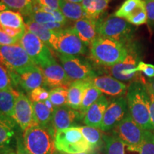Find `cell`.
Here are the masks:
<instances>
[{"label":"cell","mask_w":154,"mask_h":154,"mask_svg":"<svg viewBox=\"0 0 154 154\" xmlns=\"http://www.w3.org/2000/svg\"><path fill=\"white\" fill-rule=\"evenodd\" d=\"M126 101L128 113L143 129L153 131L150 117V96L145 84L135 81L128 86Z\"/></svg>","instance_id":"1"},{"label":"cell","mask_w":154,"mask_h":154,"mask_svg":"<svg viewBox=\"0 0 154 154\" xmlns=\"http://www.w3.org/2000/svg\"><path fill=\"white\" fill-rule=\"evenodd\" d=\"M128 51L123 42L98 36L90 45V59L97 64L109 67L124 60Z\"/></svg>","instance_id":"2"},{"label":"cell","mask_w":154,"mask_h":154,"mask_svg":"<svg viewBox=\"0 0 154 154\" xmlns=\"http://www.w3.org/2000/svg\"><path fill=\"white\" fill-rule=\"evenodd\" d=\"M55 131L34 124L24 131L23 141L25 147L32 154H54Z\"/></svg>","instance_id":"3"},{"label":"cell","mask_w":154,"mask_h":154,"mask_svg":"<svg viewBox=\"0 0 154 154\" xmlns=\"http://www.w3.org/2000/svg\"><path fill=\"white\" fill-rule=\"evenodd\" d=\"M54 146L55 149L62 154H78L93 151L78 126L56 132Z\"/></svg>","instance_id":"4"},{"label":"cell","mask_w":154,"mask_h":154,"mask_svg":"<svg viewBox=\"0 0 154 154\" xmlns=\"http://www.w3.org/2000/svg\"><path fill=\"white\" fill-rule=\"evenodd\" d=\"M98 36L123 42L130 38L131 27L126 19L111 14L97 21Z\"/></svg>","instance_id":"5"},{"label":"cell","mask_w":154,"mask_h":154,"mask_svg":"<svg viewBox=\"0 0 154 154\" xmlns=\"http://www.w3.org/2000/svg\"><path fill=\"white\" fill-rule=\"evenodd\" d=\"M19 44L38 67L47 64L54 59L47 44L26 29Z\"/></svg>","instance_id":"6"},{"label":"cell","mask_w":154,"mask_h":154,"mask_svg":"<svg viewBox=\"0 0 154 154\" xmlns=\"http://www.w3.org/2000/svg\"><path fill=\"white\" fill-rule=\"evenodd\" d=\"M0 63L13 72L35 65L20 44L0 46Z\"/></svg>","instance_id":"7"},{"label":"cell","mask_w":154,"mask_h":154,"mask_svg":"<svg viewBox=\"0 0 154 154\" xmlns=\"http://www.w3.org/2000/svg\"><path fill=\"white\" fill-rule=\"evenodd\" d=\"M138 57L134 51H128L126 58L114 66L106 67V71L109 76L121 82L141 81L140 75L137 72Z\"/></svg>","instance_id":"8"},{"label":"cell","mask_w":154,"mask_h":154,"mask_svg":"<svg viewBox=\"0 0 154 154\" xmlns=\"http://www.w3.org/2000/svg\"><path fill=\"white\" fill-rule=\"evenodd\" d=\"M62 67L67 76L72 81L91 79L96 74L87 61H83L76 56H69L58 54Z\"/></svg>","instance_id":"9"},{"label":"cell","mask_w":154,"mask_h":154,"mask_svg":"<svg viewBox=\"0 0 154 154\" xmlns=\"http://www.w3.org/2000/svg\"><path fill=\"white\" fill-rule=\"evenodd\" d=\"M145 131L132 119L129 113L113 128V133L117 137L128 145L136 148L140 147Z\"/></svg>","instance_id":"10"},{"label":"cell","mask_w":154,"mask_h":154,"mask_svg":"<svg viewBox=\"0 0 154 154\" xmlns=\"http://www.w3.org/2000/svg\"><path fill=\"white\" fill-rule=\"evenodd\" d=\"M57 51L59 54L69 56H79L86 52V47L79 38L72 28L63 29L57 32Z\"/></svg>","instance_id":"11"},{"label":"cell","mask_w":154,"mask_h":154,"mask_svg":"<svg viewBox=\"0 0 154 154\" xmlns=\"http://www.w3.org/2000/svg\"><path fill=\"white\" fill-rule=\"evenodd\" d=\"M128 113L126 99L123 96L116 98L108 106L100 129L104 132L113 129L124 119Z\"/></svg>","instance_id":"12"},{"label":"cell","mask_w":154,"mask_h":154,"mask_svg":"<svg viewBox=\"0 0 154 154\" xmlns=\"http://www.w3.org/2000/svg\"><path fill=\"white\" fill-rule=\"evenodd\" d=\"M10 72L13 83L20 85L24 91L27 92L40 87L44 83L42 71L36 65Z\"/></svg>","instance_id":"13"},{"label":"cell","mask_w":154,"mask_h":154,"mask_svg":"<svg viewBox=\"0 0 154 154\" xmlns=\"http://www.w3.org/2000/svg\"><path fill=\"white\" fill-rule=\"evenodd\" d=\"M13 119L23 131L36 124L34 121L32 101L22 92H19L16 97Z\"/></svg>","instance_id":"14"},{"label":"cell","mask_w":154,"mask_h":154,"mask_svg":"<svg viewBox=\"0 0 154 154\" xmlns=\"http://www.w3.org/2000/svg\"><path fill=\"white\" fill-rule=\"evenodd\" d=\"M44 76V84L51 88L70 86L73 81L67 76L64 69L54 59L47 64L38 66Z\"/></svg>","instance_id":"15"},{"label":"cell","mask_w":154,"mask_h":154,"mask_svg":"<svg viewBox=\"0 0 154 154\" xmlns=\"http://www.w3.org/2000/svg\"><path fill=\"white\" fill-rule=\"evenodd\" d=\"M82 119L79 112L69 106L55 108L53 113L51 125L55 133L59 130L74 127L76 121Z\"/></svg>","instance_id":"16"},{"label":"cell","mask_w":154,"mask_h":154,"mask_svg":"<svg viewBox=\"0 0 154 154\" xmlns=\"http://www.w3.org/2000/svg\"><path fill=\"white\" fill-rule=\"evenodd\" d=\"M91 81L92 84L102 94L108 96L121 97L127 93L128 86L126 84L109 75L96 76L92 79Z\"/></svg>","instance_id":"17"},{"label":"cell","mask_w":154,"mask_h":154,"mask_svg":"<svg viewBox=\"0 0 154 154\" xmlns=\"http://www.w3.org/2000/svg\"><path fill=\"white\" fill-rule=\"evenodd\" d=\"M109 102L105 96L102 95L95 103L88 108L83 117V121L86 126L100 128L103 121L105 111Z\"/></svg>","instance_id":"18"},{"label":"cell","mask_w":154,"mask_h":154,"mask_svg":"<svg viewBox=\"0 0 154 154\" xmlns=\"http://www.w3.org/2000/svg\"><path fill=\"white\" fill-rule=\"evenodd\" d=\"M97 21L84 18L76 21L72 29L86 46H90L96 38L97 34Z\"/></svg>","instance_id":"19"},{"label":"cell","mask_w":154,"mask_h":154,"mask_svg":"<svg viewBox=\"0 0 154 154\" xmlns=\"http://www.w3.org/2000/svg\"><path fill=\"white\" fill-rule=\"evenodd\" d=\"M16 125L13 118L0 115V154L10 149L9 146L14 137Z\"/></svg>","instance_id":"20"},{"label":"cell","mask_w":154,"mask_h":154,"mask_svg":"<svg viewBox=\"0 0 154 154\" xmlns=\"http://www.w3.org/2000/svg\"><path fill=\"white\" fill-rule=\"evenodd\" d=\"M25 24H26V29L35 34L44 43L47 44L48 47L56 50L58 42L57 32L48 29L42 24L34 22L29 19L26 20Z\"/></svg>","instance_id":"21"},{"label":"cell","mask_w":154,"mask_h":154,"mask_svg":"<svg viewBox=\"0 0 154 154\" xmlns=\"http://www.w3.org/2000/svg\"><path fill=\"white\" fill-rule=\"evenodd\" d=\"M91 79L73 81L68 88L67 106L79 110L86 88L92 83Z\"/></svg>","instance_id":"22"},{"label":"cell","mask_w":154,"mask_h":154,"mask_svg":"<svg viewBox=\"0 0 154 154\" xmlns=\"http://www.w3.org/2000/svg\"><path fill=\"white\" fill-rule=\"evenodd\" d=\"M103 141L106 154H140L139 148L128 145L116 135H103Z\"/></svg>","instance_id":"23"},{"label":"cell","mask_w":154,"mask_h":154,"mask_svg":"<svg viewBox=\"0 0 154 154\" xmlns=\"http://www.w3.org/2000/svg\"><path fill=\"white\" fill-rule=\"evenodd\" d=\"M111 0H83L81 3L87 18L99 20L106 10Z\"/></svg>","instance_id":"24"},{"label":"cell","mask_w":154,"mask_h":154,"mask_svg":"<svg viewBox=\"0 0 154 154\" xmlns=\"http://www.w3.org/2000/svg\"><path fill=\"white\" fill-rule=\"evenodd\" d=\"M59 10L69 20L76 22L82 19L87 18L81 4L71 2L66 0H59Z\"/></svg>","instance_id":"25"},{"label":"cell","mask_w":154,"mask_h":154,"mask_svg":"<svg viewBox=\"0 0 154 154\" xmlns=\"http://www.w3.org/2000/svg\"><path fill=\"white\" fill-rule=\"evenodd\" d=\"M0 25L2 27L17 29H26V24L24 22L22 14L10 9L0 11Z\"/></svg>","instance_id":"26"},{"label":"cell","mask_w":154,"mask_h":154,"mask_svg":"<svg viewBox=\"0 0 154 154\" xmlns=\"http://www.w3.org/2000/svg\"><path fill=\"white\" fill-rule=\"evenodd\" d=\"M18 93L14 89L0 91V115L13 118L15 100Z\"/></svg>","instance_id":"27"},{"label":"cell","mask_w":154,"mask_h":154,"mask_svg":"<svg viewBox=\"0 0 154 154\" xmlns=\"http://www.w3.org/2000/svg\"><path fill=\"white\" fill-rule=\"evenodd\" d=\"M34 121L38 126L48 128L51 123L53 113L46 106L44 102H32Z\"/></svg>","instance_id":"28"},{"label":"cell","mask_w":154,"mask_h":154,"mask_svg":"<svg viewBox=\"0 0 154 154\" xmlns=\"http://www.w3.org/2000/svg\"><path fill=\"white\" fill-rule=\"evenodd\" d=\"M101 96V92L92 83L88 86V88H86L85 91V94L84 95V97H83L79 109L78 110L82 118L84 117V114H85L86 111L88 109V108L91 106L93 103H95Z\"/></svg>","instance_id":"29"},{"label":"cell","mask_w":154,"mask_h":154,"mask_svg":"<svg viewBox=\"0 0 154 154\" xmlns=\"http://www.w3.org/2000/svg\"><path fill=\"white\" fill-rule=\"evenodd\" d=\"M79 128L91 146L92 151H94L101 146L103 140V135L102 134L101 129L88 126H80Z\"/></svg>","instance_id":"30"},{"label":"cell","mask_w":154,"mask_h":154,"mask_svg":"<svg viewBox=\"0 0 154 154\" xmlns=\"http://www.w3.org/2000/svg\"><path fill=\"white\" fill-rule=\"evenodd\" d=\"M4 4L10 10L21 13L22 16L29 17L34 11V0H2Z\"/></svg>","instance_id":"31"},{"label":"cell","mask_w":154,"mask_h":154,"mask_svg":"<svg viewBox=\"0 0 154 154\" xmlns=\"http://www.w3.org/2000/svg\"><path fill=\"white\" fill-rule=\"evenodd\" d=\"M144 7L145 3L143 0H125L114 14L120 18L126 19Z\"/></svg>","instance_id":"32"},{"label":"cell","mask_w":154,"mask_h":154,"mask_svg":"<svg viewBox=\"0 0 154 154\" xmlns=\"http://www.w3.org/2000/svg\"><path fill=\"white\" fill-rule=\"evenodd\" d=\"M68 87L58 86L52 88L49 91V99L52 103L54 108L67 105L68 100Z\"/></svg>","instance_id":"33"},{"label":"cell","mask_w":154,"mask_h":154,"mask_svg":"<svg viewBox=\"0 0 154 154\" xmlns=\"http://www.w3.org/2000/svg\"><path fill=\"white\" fill-rule=\"evenodd\" d=\"M139 151L140 154H154V134L151 131H145Z\"/></svg>","instance_id":"34"},{"label":"cell","mask_w":154,"mask_h":154,"mask_svg":"<svg viewBox=\"0 0 154 154\" xmlns=\"http://www.w3.org/2000/svg\"><path fill=\"white\" fill-rule=\"evenodd\" d=\"M13 84L14 83L10 71L0 63V91L14 89Z\"/></svg>","instance_id":"35"},{"label":"cell","mask_w":154,"mask_h":154,"mask_svg":"<svg viewBox=\"0 0 154 154\" xmlns=\"http://www.w3.org/2000/svg\"><path fill=\"white\" fill-rule=\"evenodd\" d=\"M28 19L40 24L56 22V19L52 14L48 12H45V11L38 10V9H34V11L31 14Z\"/></svg>","instance_id":"36"},{"label":"cell","mask_w":154,"mask_h":154,"mask_svg":"<svg viewBox=\"0 0 154 154\" xmlns=\"http://www.w3.org/2000/svg\"><path fill=\"white\" fill-rule=\"evenodd\" d=\"M126 20L131 24L134 26H138L147 23V14H146V7L140 9L138 11H136L134 14L127 18Z\"/></svg>","instance_id":"37"},{"label":"cell","mask_w":154,"mask_h":154,"mask_svg":"<svg viewBox=\"0 0 154 154\" xmlns=\"http://www.w3.org/2000/svg\"><path fill=\"white\" fill-rule=\"evenodd\" d=\"M29 100L32 102H44L49 97V91L42 86L29 92Z\"/></svg>","instance_id":"38"},{"label":"cell","mask_w":154,"mask_h":154,"mask_svg":"<svg viewBox=\"0 0 154 154\" xmlns=\"http://www.w3.org/2000/svg\"><path fill=\"white\" fill-rule=\"evenodd\" d=\"M137 72H143L146 76L149 79L154 78V65L146 63L140 61L137 65Z\"/></svg>","instance_id":"39"},{"label":"cell","mask_w":154,"mask_h":154,"mask_svg":"<svg viewBox=\"0 0 154 154\" xmlns=\"http://www.w3.org/2000/svg\"><path fill=\"white\" fill-rule=\"evenodd\" d=\"M147 14L148 24L150 27L154 28V0H143Z\"/></svg>","instance_id":"40"},{"label":"cell","mask_w":154,"mask_h":154,"mask_svg":"<svg viewBox=\"0 0 154 154\" xmlns=\"http://www.w3.org/2000/svg\"><path fill=\"white\" fill-rule=\"evenodd\" d=\"M19 42H20V40L18 38L11 37L4 32L2 29L0 28V46L14 45V44H19Z\"/></svg>","instance_id":"41"},{"label":"cell","mask_w":154,"mask_h":154,"mask_svg":"<svg viewBox=\"0 0 154 154\" xmlns=\"http://www.w3.org/2000/svg\"><path fill=\"white\" fill-rule=\"evenodd\" d=\"M59 0H35V4L39 6L49 7L50 9L59 10Z\"/></svg>","instance_id":"42"},{"label":"cell","mask_w":154,"mask_h":154,"mask_svg":"<svg viewBox=\"0 0 154 154\" xmlns=\"http://www.w3.org/2000/svg\"><path fill=\"white\" fill-rule=\"evenodd\" d=\"M17 154H32L25 147L24 141L20 137L17 138Z\"/></svg>","instance_id":"43"},{"label":"cell","mask_w":154,"mask_h":154,"mask_svg":"<svg viewBox=\"0 0 154 154\" xmlns=\"http://www.w3.org/2000/svg\"><path fill=\"white\" fill-rule=\"evenodd\" d=\"M44 27H46L48 29L54 31V32H59V31H61L63 29L65 26L64 24H61V23L54 22H49L46 23V24H42Z\"/></svg>","instance_id":"44"},{"label":"cell","mask_w":154,"mask_h":154,"mask_svg":"<svg viewBox=\"0 0 154 154\" xmlns=\"http://www.w3.org/2000/svg\"><path fill=\"white\" fill-rule=\"evenodd\" d=\"M149 94L150 96V117L154 130V94L149 92Z\"/></svg>","instance_id":"45"},{"label":"cell","mask_w":154,"mask_h":154,"mask_svg":"<svg viewBox=\"0 0 154 154\" xmlns=\"http://www.w3.org/2000/svg\"><path fill=\"white\" fill-rule=\"evenodd\" d=\"M145 85L149 93L154 94V78L150 79L149 81L145 82Z\"/></svg>","instance_id":"46"},{"label":"cell","mask_w":154,"mask_h":154,"mask_svg":"<svg viewBox=\"0 0 154 154\" xmlns=\"http://www.w3.org/2000/svg\"><path fill=\"white\" fill-rule=\"evenodd\" d=\"M44 104L46 105V106H47L48 109H49V110L51 111V112L53 113L54 111V110H55V108L53 106L52 103H51V102L50 101V100L48 99L47 100H46V101H44Z\"/></svg>","instance_id":"47"},{"label":"cell","mask_w":154,"mask_h":154,"mask_svg":"<svg viewBox=\"0 0 154 154\" xmlns=\"http://www.w3.org/2000/svg\"><path fill=\"white\" fill-rule=\"evenodd\" d=\"M7 9H9L7 8V6L4 4L2 0H0V11L7 10Z\"/></svg>","instance_id":"48"},{"label":"cell","mask_w":154,"mask_h":154,"mask_svg":"<svg viewBox=\"0 0 154 154\" xmlns=\"http://www.w3.org/2000/svg\"><path fill=\"white\" fill-rule=\"evenodd\" d=\"M2 154H17V153H15V152L13 151L12 149H9L7 150V151H6L5 153H3Z\"/></svg>","instance_id":"49"},{"label":"cell","mask_w":154,"mask_h":154,"mask_svg":"<svg viewBox=\"0 0 154 154\" xmlns=\"http://www.w3.org/2000/svg\"><path fill=\"white\" fill-rule=\"evenodd\" d=\"M66 1L71 2H74V3L81 4L83 2V0H66Z\"/></svg>","instance_id":"50"},{"label":"cell","mask_w":154,"mask_h":154,"mask_svg":"<svg viewBox=\"0 0 154 154\" xmlns=\"http://www.w3.org/2000/svg\"><path fill=\"white\" fill-rule=\"evenodd\" d=\"M94 151H89V152H85V153H81L78 154H93Z\"/></svg>","instance_id":"51"},{"label":"cell","mask_w":154,"mask_h":154,"mask_svg":"<svg viewBox=\"0 0 154 154\" xmlns=\"http://www.w3.org/2000/svg\"><path fill=\"white\" fill-rule=\"evenodd\" d=\"M34 3H35V0H34Z\"/></svg>","instance_id":"52"}]
</instances>
